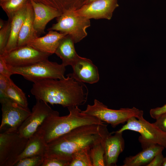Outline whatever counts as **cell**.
Here are the masks:
<instances>
[{"mask_svg": "<svg viewBox=\"0 0 166 166\" xmlns=\"http://www.w3.org/2000/svg\"><path fill=\"white\" fill-rule=\"evenodd\" d=\"M86 88L69 74L63 79H48L34 83L30 92L36 100L68 108L85 103L88 93L85 91Z\"/></svg>", "mask_w": 166, "mask_h": 166, "instance_id": "6da1fadb", "label": "cell"}, {"mask_svg": "<svg viewBox=\"0 0 166 166\" xmlns=\"http://www.w3.org/2000/svg\"><path fill=\"white\" fill-rule=\"evenodd\" d=\"M28 141L18 131L0 133V166H14Z\"/></svg>", "mask_w": 166, "mask_h": 166, "instance_id": "ba28073f", "label": "cell"}, {"mask_svg": "<svg viewBox=\"0 0 166 166\" xmlns=\"http://www.w3.org/2000/svg\"><path fill=\"white\" fill-rule=\"evenodd\" d=\"M96 0H86L84 4H87Z\"/></svg>", "mask_w": 166, "mask_h": 166, "instance_id": "8d00e7d4", "label": "cell"}, {"mask_svg": "<svg viewBox=\"0 0 166 166\" xmlns=\"http://www.w3.org/2000/svg\"><path fill=\"white\" fill-rule=\"evenodd\" d=\"M6 94L8 98L19 105L24 108H28L27 99L25 93L11 79Z\"/></svg>", "mask_w": 166, "mask_h": 166, "instance_id": "d4e9b609", "label": "cell"}, {"mask_svg": "<svg viewBox=\"0 0 166 166\" xmlns=\"http://www.w3.org/2000/svg\"><path fill=\"white\" fill-rule=\"evenodd\" d=\"M10 78H8L0 74V99L8 98L6 94V92L9 86Z\"/></svg>", "mask_w": 166, "mask_h": 166, "instance_id": "f546056e", "label": "cell"}, {"mask_svg": "<svg viewBox=\"0 0 166 166\" xmlns=\"http://www.w3.org/2000/svg\"><path fill=\"white\" fill-rule=\"evenodd\" d=\"M119 6L117 0H96L83 5L76 11L89 19L110 20Z\"/></svg>", "mask_w": 166, "mask_h": 166, "instance_id": "7c38bea8", "label": "cell"}, {"mask_svg": "<svg viewBox=\"0 0 166 166\" xmlns=\"http://www.w3.org/2000/svg\"><path fill=\"white\" fill-rule=\"evenodd\" d=\"M74 42L71 37L67 34L60 41L54 53L62 60V64L65 67L72 66L80 56L77 53Z\"/></svg>", "mask_w": 166, "mask_h": 166, "instance_id": "ffe728a7", "label": "cell"}, {"mask_svg": "<svg viewBox=\"0 0 166 166\" xmlns=\"http://www.w3.org/2000/svg\"><path fill=\"white\" fill-rule=\"evenodd\" d=\"M43 132L39 129L30 138L22 152L17 159L18 160L27 157L41 156L44 157L47 148Z\"/></svg>", "mask_w": 166, "mask_h": 166, "instance_id": "e0dca14e", "label": "cell"}, {"mask_svg": "<svg viewBox=\"0 0 166 166\" xmlns=\"http://www.w3.org/2000/svg\"><path fill=\"white\" fill-rule=\"evenodd\" d=\"M0 74L8 78L14 74L2 58L0 57Z\"/></svg>", "mask_w": 166, "mask_h": 166, "instance_id": "4dcf8cb0", "label": "cell"}, {"mask_svg": "<svg viewBox=\"0 0 166 166\" xmlns=\"http://www.w3.org/2000/svg\"><path fill=\"white\" fill-rule=\"evenodd\" d=\"M55 9L62 14L69 10H76L84 4L85 0H32Z\"/></svg>", "mask_w": 166, "mask_h": 166, "instance_id": "7402d4cb", "label": "cell"}, {"mask_svg": "<svg viewBox=\"0 0 166 166\" xmlns=\"http://www.w3.org/2000/svg\"><path fill=\"white\" fill-rule=\"evenodd\" d=\"M82 112L110 124L113 128L126 122L132 117L141 119L143 117L144 114L142 110L135 107L122 108L118 110L110 109L97 99L94 100L93 105H88L86 109Z\"/></svg>", "mask_w": 166, "mask_h": 166, "instance_id": "277c9868", "label": "cell"}, {"mask_svg": "<svg viewBox=\"0 0 166 166\" xmlns=\"http://www.w3.org/2000/svg\"><path fill=\"white\" fill-rule=\"evenodd\" d=\"M11 25V20L6 21L4 26L0 30V55L3 54L5 51L10 38Z\"/></svg>", "mask_w": 166, "mask_h": 166, "instance_id": "4316f807", "label": "cell"}, {"mask_svg": "<svg viewBox=\"0 0 166 166\" xmlns=\"http://www.w3.org/2000/svg\"><path fill=\"white\" fill-rule=\"evenodd\" d=\"M91 147L87 146L73 153L69 166H93L89 153Z\"/></svg>", "mask_w": 166, "mask_h": 166, "instance_id": "cb8c5ba5", "label": "cell"}, {"mask_svg": "<svg viewBox=\"0 0 166 166\" xmlns=\"http://www.w3.org/2000/svg\"><path fill=\"white\" fill-rule=\"evenodd\" d=\"M44 159L41 156L28 157L18 160L14 166H41Z\"/></svg>", "mask_w": 166, "mask_h": 166, "instance_id": "83f0119b", "label": "cell"}, {"mask_svg": "<svg viewBox=\"0 0 166 166\" xmlns=\"http://www.w3.org/2000/svg\"><path fill=\"white\" fill-rule=\"evenodd\" d=\"M8 67L13 74L21 75L33 83L48 79L64 78L66 70L65 67L62 64L51 61L48 59L26 66Z\"/></svg>", "mask_w": 166, "mask_h": 166, "instance_id": "5b68a950", "label": "cell"}, {"mask_svg": "<svg viewBox=\"0 0 166 166\" xmlns=\"http://www.w3.org/2000/svg\"><path fill=\"white\" fill-rule=\"evenodd\" d=\"M0 102L2 111L0 132L17 131L31 111L9 98L0 99Z\"/></svg>", "mask_w": 166, "mask_h": 166, "instance_id": "9c48e42d", "label": "cell"}, {"mask_svg": "<svg viewBox=\"0 0 166 166\" xmlns=\"http://www.w3.org/2000/svg\"><path fill=\"white\" fill-rule=\"evenodd\" d=\"M162 166H166V156L164 158Z\"/></svg>", "mask_w": 166, "mask_h": 166, "instance_id": "d590c367", "label": "cell"}, {"mask_svg": "<svg viewBox=\"0 0 166 166\" xmlns=\"http://www.w3.org/2000/svg\"><path fill=\"white\" fill-rule=\"evenodd\" d=\"M110 132L105 138L104 148L105 166H116L119 155L124 148V141L122 136L123 132L117 131Z\"/></svg>", "mask_w": 166, "mask_h": 166, "instance_id": "5bb4252c", "label": "cell"}, {"mask_svg": "<svg viewBox=\"0 0 166 166\" xmlns=\"http://www.w3.org/2000/svg\"><path fill=\"white\" fill-rule=\"evenodd\" d=\"M130 130L139 133V140L142 148L152 144H157L166 149V133L160 130L154 123H150L144 118L138 119L130 118L118 132Z\"/></svg>", "mask_w": 166, "mask_h": 166, "instance_id": "52a82bcc", "label": "cell"}, {"mask_svg": "<svg viewBox=\"0 0 166 166\" xmlns=\"http://www.w3.org/2000/svg\"><path fill=\"white\" fill-rule=\"evenodd\" d=\"M107 135L96 143L90 149V155L93 166H105L104 140Z\"/></svg>", "mask_w": 166, "mask_h": 166, "instance_id": "603a6c76", "label": "cell"}, {"mask_svg": "<svg viewBox=\"0 0 166 166\" xmlns=\"http://www.w3.org/2000/svg\"><path fill=\"white\" fill-rule=\"evenodd\" d=\"M109 133L105 124L78 127L47 143L44 157L54 156L71 160L72 155L77 151L87 146L92 147Z\"/></svg>", "mask_w": 166, "mask_h": 166, "instance_id": "7a4b0ae2", "label": "cell"}, {"mask_svg": "<svg viewBox=\"0 0 166 166\" xmlns=\"http://www.w3.org/2000/svg\"><path fill=\"white\" fill-rule=\"evenodd\" d=\"M34 16L33 7L30 0H29L25 19L19 35L18 47L27 45L38 37L34 27Z\"/></svg>", "mask_w": 166, "mask_h": 166, "instance_id": "ac0fdd59", "label": "cell"}, {"mask_svg": "<svg viewBox=\"0 0 166 166\" xmlns=\"http://www.w3.org/2000/svg\"><path fill=\"white\" fill-rule=\"evenodd\" d=\"M164 148L157 144H152L143 148V150L134 156L125 158L123 166H146Z\"/></svg>", "mask_w": 166, "mask_h": 166, "instance_id": "d6986e66", "label": "cell"}, {"mask_svg": "<svg viewBox=\"0 0 166 166\" xmlns=\"http://www.w3.org/2000/svg\"><path fill=\"white\" fill-rule=\"evenodd\" d=\"M56 23L47 29L59 31L70 35L75 43L81 41L86 37V29L91 26L90 19L79 14L76 10H69L57 19Z\"/></svg>", "mask_w": 166, "mask_h": 166, "instance_id": "8992f818", "label": "cell"}, {"mask_svg": "<svg viewBox=\"0 0 166 166\" xmlns=\"http://www.w3.org/2000/svg\"><path fill=\"white\" fill-rule=\"evenodd\" d=\"M66 35L51 30L44 36L38 37L27 45L40 51L52 55L54 53L60 40Z\"/></svg>", "mask_w": 166, "mask_h": 166, "instance_id": "2e32d148", "label": "cell"}, {"mask_svg": "<svg viewBox=\"0 0 166 166\" xmlns=\"http://www.w3.org/2000/svg\"><path fill=\"white\" fill-rule=\"evenodd\" d=\"M27 2L15 14L11 20L10 37L4 53L8 52L18 47L19 35L25 19Z\"/></svg>", "mask_w": 166, "mask_h": 166, "instance_id": "44dd1931", "label": "cell"}, {"mask_svg": "<svg viewBox=\"0 0 166 166\" xmlns=\"http://www.w3.org/2000/svg\"><path fill=\"white\" fill-rule=\"evenodd\" d=\"M29 0H8L0 3V5L6 14L8 19L11 20L15 14L22 8Z\"/></svg>", "mask_w": 166, "mask_h": 166, "instance_id": "484cf974", "label": "cell"}, {"mask_svg": "<svg viewBox=\"0 0 166 166\" xmlns=\"http://www.w3.org/2000/svg\"><path fill=\"white\" fill-rule=\"evenodd\" d=\"M68 115L54 116L47 118L39 127L47 143L81 126L88 124H104L97 117L85 113L76 106L68 108Z\"/></svg>", "mask_w": 166, "mask_h": 166, "instance_id": "3957f363", "label": "cell"}, {"mask_svg": "<svg viewBox=\"0 0 166 166\" xmlns=\"http://www.w3.org/2000/svg\"><path fill=\"white\" fill-rule=\"evenodd\" d=\"M58 115L59 113L53 109L48 103L36 100L31 114L22 124L18 132L21 136L28 139L47 118Z\"/></svg>", "mask_w": 166, "mask_h": 166, "instance_id": "30bf717a", "label": "cell"}, {"mask_svg": "<svg viewBox=\"0 0 166 166\" xmlns=\"http://www.w3.org/2000/svg\"><path fill=\"white\" fill-rule=\"evenodd\" d=\"M164 157L161 152L155 156L146 166H162Z\"/></svg>", "mask_w": 166, "mask_h": 166, "instance_id": "836d02e7", "label": "cell"}, {"mask_svg": "<svg viewBox=\"0 0 166 166\" xmlns=\"http://www.w3.org/2000/svg\"><path fill=\"white\" fill-rule=\"evenodd\" d=\"M156 120L154 123L160 130L166 133V113H164L159 117Z\"/></svg>", "mask_w": 166, "mask_h": 166, "instance_id": "1f68e13d", "label": "cell"}, {"mask_svg": "<svg viewBox=\"0 0 166 166\" xmlns=\"http://www.w3.org/2000/svg\"><path fill=\"white\" fill-rule=\"evenodd\" d=\"M70 159L57 156L44 157L41 166H69Z\"/></svg>", "mask_w": 166, "mask_h": 166, "instance_id": "f1b7e54d", "label": "cell"}, {"mask_svg": "<svg viewBox=\"0 0 166 166\" xmlns=\"http://www.w3.org/2000/svg\"><path fill=\"white\" fill-rule=\"evenodd\" d=\"M8 0H0V3H1L7 1Z\"/></svg>", "mask_w": 166, "mask_h": 166, "instance_id": "74e56055", "label": "cell"}, {"mask_svg": "<svg viewBox=\"0 0 166 166\" xmlns=\"http://www.w3.org/2000/svg\"><path fill=\"white\" fill-rule=\"evenodd\" d=\"M165 113H166V104L162 107L152 109L149 111L151 117L155 119H156L161 114Z\"/></svg>", "mask_w": 166, "mask_h": 166, "instance_id": "d6a6232c", "label": "cell"}, {"mask_svg": "<svg viewBox=\"0 0 166 166\" xmlns=\"http://www.w3.org/2000/svg\"><path fill=\"white\" fill-rule=\"evenodd\" d=\"M52 54L42 52L28 45L18 47L0 55L8 66L23 67L48 59Z\"/></svg>", "mask_w": 166, "mask_h": 166, "instance_id": "8fae6325", "label": "cell"}, {"mask_svg": "<svg viewBox=\"0 0 166 166\" xmlns=\"http://www.w3.org/2000/svg\"><path fill=\"white\" fill-rule=\"evenodd\" d=\"M6 22L1 19H0V29H1L4 25Z\"/></svg>", "mask_w": 166, "mask_h": 166, "instance_id": "e575fe53", "label": "cell"}, {"mask_svg": "<svg viewBox=\"0 0 166 166\" xmlns=\"http://www.w3.org/2000/svg\"><path fill=\"white\" fill-rule=\"evenodd\" d=\"M30 1L34 11V28L38 34H43L48 23L62 14L57 10L44 4L32 0Z\"/></svg>", "mask_w": 166, "mask_h": 166, "instance_id": "9a60e30c", "label": "cell"}, {"mask_svg": "<svg viewBox=\"0 0 166 166\" xmlns=\"http://www.w3.org/2000/svg\"></svg>", "mask_w": 166, "mask_h": 166, "instance_id": "f35d334b", "label": "cell"}, {"mask_svg": "<svg viewBox=\"0 0 166 166\" xmlns=\"http://www.w3.org/2000/svg\"><path fill=\"white\" fill-rule=\"evenodd\" d=\"M71 66L73 72L69 74L76 81L90 84L99 81L97 68L90 59L80 56Z\"/></svg>", "mask_w": 166, "mask_h": 166, "instance_id": "4fadbf2b", "label": "cell"}]
</instances>
